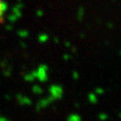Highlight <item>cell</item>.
<instances>
[{"label":"cell","instance_id":"1","mask_svg":"<svg viewBox=\"0 0 121 121\" xmlns=\"http://www.w3.org/2000/svg\"><path fill=\"white\" fill-rule=\"evenodd\" d=\"M5 11H6V4L4 2V0H0V23L3 20Z\"/></svg>","mask_w":121,"mask_h":121},{"label":"cell","instance_id":"2","mask_svg":"<svg viewBox=\"0 0 121 121\" xmlns=\"http://www.w3.org/2000/svg\"><path fill=\"white\" fill-rule=\"evenodd\" d=\"M67 121H82V118H81L78 114L73 113V114H71V115L68 116Z\"/></svg>","mask_w":121,"mask_h":121},{"label":"cell","instance_id":"3","mask_svg":"<svg viewBox=\"0 0 121 121\" xmlns=\"http://www.w3.org/2000/svg\"><path fill=\"white\" fill-rule=\"evenodd\" d=\"M49 105V100H46V101H41L39 104H38V109H43L45 107H47Z\"/></svg>","mask_w":121,"mask_h":121},{"label":"cell","instance_id":"4","mask_svg":"<svg viewBox=\"0 0 121 121\" xmlns=\"http://www.w3.org/2000/svg\"><path fill=\"white\" fill-rule=\"evenodd\" d=\"M98 117H99V119H100L101 121H106V120L108 119V117H109V116H108L106 113H100Z\"/></svg>","mask_w":121,"mask_h":121},{"label":"cell","instance_id":"5","mask_svg":"<svg viewBox=\"0 0 121 121\" xmlns=\"http://www.w3.org/2000/svg\"><path fill=\"white\" fill-rule=\"evenodd\" d=\"M0 121H11V120H9L8 118H6L4 116H0Z\"/></svg>","mask_w":121,"mask_h":121},{"label":"cell","instance_id":"6","mask_svg":"<svg viewBox=\"0 0 121 121\" xmlns=\"http://www.w3.org/2000/svg\"><path fill=\"white\" fill-rule=\"evenodd\" d=\"M119 116H120V117H121V112H120V114H119Z\"/></svg>","mask_w":121,"mask_h":121}]
</instances>
